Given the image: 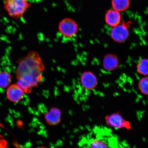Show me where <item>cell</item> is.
I'll return each mask as SVG.
<instances>
[{
    "mask_svg": "<svg viewBox=\"0 0 148 148\" xmlns=\"http://www.w3.org/2000/svg\"><path fill=\"white\" fill-rule=\"evenodd\" d=\"M25 93L19 86L16 84L10 85L7 89L6 95L11 101L18 103L23 99Z\"/></svg>",
    "mask_w": 148,
    "mask_h": 148,
    "instance_id": "9c48e42d",
    "label": "cell"
},
{
    "mask_svg": "<svg viewBox=\"0 0 148 148\" xmlns=\"http://www.w3.org/2000/svg\"><path fill=\"white\" fill-rule=\"evenodd\" d=\"M16 84L23 90L25 94H29L39 85L36 79L31 75H24L16 78Z\"/></svg>",
    "mask_w": 148,
    "mask_h": 148,
    "instance_id": "5b68a950",
    "label": "cell"
},
{
    "mask_svg": "<svg viewBox=\"0 0 148 148\" xmlns=\"http://www.w3.org/2000/svg\"><path fill=\"white\" fill-rule=\"evenodd\" d=\"M46 148V147H39V148Z\"/></svg>",
    "mask_w": 148,
    "mask_h": 148,
    "instance_id": "ac0fdd59",
    "label": "cell"
},
{
    "mask_svg": "<svg viewBox=\"0 0 148 148\" xmlns=\"http://www.w3.org/2000/svg\"><path fill=\"white\" fill-rule=\"evenodd\" d=\"M31 5L27 0H5L3 6L9 16L17 19L23 16Z\"/></svg>",
    "mask_w": 148,
    "mask_h": 148,
    "instance_id": "3957f363",
    "label": "cell"
},
{
    "mask_svg": "<svg viewBox=\"0 0 148 148\" xmlns=\"http://www.w3.org/2000/svg\"><path fill=\"white\" fill-rule=\"evenodd\" d=\"M58 29L62 36L66 38H71L77 35L79 27L75 20L66 18L61 20L59 23Z\"/></svg>",
    "mask_w": 148,
    "mask_h": 148,
    "instance_id": "277c9868",
    "label": "cell"
},
{
    "mask_svg": "<svg viewBox=\"0 0 148 148\" xmlns=\"http://www.w3.org/2000/svg\"><path fill=\"white\" fill-rule=\"evenodd\" d=\"M16 71V78L24 75L31 76L40 84L42 81V73L45 66L38 52L31 51L25 57L20 59Z\"/></svg>",
    "mask_w": 148,
    "mask_h": 148,
    "instance_id": "7a4b0ae2",
    "label": "cell"
},
{
    "mask_svg": "<svg viewBox=\"0 0 148 148\" xmlns=\"http://www.w3.org/2000/svg\"><path fill=\"white\" fill-rule=\"evenodd\" d=\"M110 35L114 41L121 43L125 41L128 38L129 32L125 25L119 24L113 28Z\"/></svg>",
    "mask_w": 148,
    "mask_h": 148,
    "instance_id": "ba28073f",
    "label": "cell"
},
{
    "mask_svg": "<svg viewBox=\"0 0 148 148\" xmlns=\"http://www.w3.org/2000/svg\"><path fill=\"white\" fill-rule=\"evenodd\" d=\"M80 84L85 90H91L97 87L98 83L97 77L93 72L86 71L81 74L79 78Z\"/></svg>",
    "mask_w": 148,
    "mask_h": 148,
    "instance_id": "8992f818",
    "label": "cell"
},
{
    "mask_svg": "<svg viewBox=\"0 0 148 148\" xmlns=\"http://www.w3.org/2000/svg\"><path fill=\"white\" fill-rule=\"evenodd\" d=\"M82 142L83 148H125L118 136L103 126L94 127Z\"/></svg>",
    "mask_w": 148,
    "mask_h": 148,
    "instance_id": "6da1fadb",
    "label": "cell"
},
{
    "mask_svg": "<svg viewBox=\"0 0 148 148\" xmlns=\"http://www.w3.org/2000/svg\"><path fill=\"white\" fill-rule=\"evenodd\" d=\"M137 71L140 75L143 76H148V59L142 58L140 59L136 66Z\"/></svg>",
    "mask_w": 148,
    "mask_h": 148,
    "instance_id": "4fadbf2b",
    "label": "cell"
},
{
    "mask_svg": "<svg viewBox=\"0 0 148 148\" xmlns=\"http://www.w3.org/2000/svg\"><path fill=\"white\" fill-rule=\"evenodd\" d=\"M106 120L109 126L115 129H129L130 127L129 122L126 121L118 113L107 116L106 117Z\"/></svg>",
    "mask_w": 148,
    "mask_h": 148,
    "instance_id": "52a82bcc",
    "label": "cell"
},
{
    "mask_svg": "<svg viewBox=\"0 0 148 148\" xmlns=\"http://www.w3.org/2000/svg\"><path fill=\"white\" fill-rule=\"evenodd\" d=\"M129 0H112V5L114 10L118 12L124 11L129 6Z\"/></svg>",
    "mask_w": 148,
    "mask_h": 148,
    "instance_id": "9a60e30c",
    "label": "cell"
},
{
    "mask_svg": "<svg viewBox=\"0 0 148 148\" xmlns=\"http://www.w3.org/2000/svg\"><path fill=\"white\" fill-rule=\"evenodd\" d=\"M7 146L6 140L3 139V136L0 134V148H6Z\"/></svg>",
    "mask_w": 148,
    "mask_h": 148,
    "instance_id": "e0dca14e",
    "label": "cell"
},
{
    "mask_svg": "<svg viewBox=\"0 0 148 148\" xmlns=\"http://www.w3.org/2000/svg\"><path fill=\"white\" fill-rule=\"evenodd\" d=\"M138 87L140 92L145 95H148V76H143L139 80Z\"/></svg>",
    "mask_w": 148,
    "mask_h": 148,
    "instance_id": "2e32d148",
    "label": "cell"
},
{
    "mask_svg": "<svg viewBox=\"0 0 148 148\" xmlns=\"http://www.w3.org/2000/svg\"><path fill=\"white\" fill-rule=\"evenodd\" d=\"M119 61L117 56L110 53L104 55L102 61L103 67L108 71L115 70L119 66Z\"/></svg>",
    "mask_w": 148,
    "mask_h": 148,
    "instance_id": "30bf717a",
    "label": "cell"
},
{
    "mask_svg": "<svg viewBox=\"0 0 148 148\" xmlns=\"http://www.w3.org/2000/svg\"><path fill=\"white\" fill-rule=\"evenodd\" d=\"M105 20L108 25L114 27L119 25L121 20V16L118 11L110 10L107 12Z\"/></svg>",
    "mask_w": 148,
    "mask_h": 148,
    "instance_id": "7c38bea8",
    "label": "cell"
},
{
    "mask_svg": "<svg viewBox=\"0 0 148 148\" xmlns=\"http://www.w3.org/2000/svg\"><path fill=\"white\" fill-rule=\"evenodd\" d=\"M62 112L57 107H53L44 114L46 123L51 125H55L60 123Z\"/></svg>",
    "mask_w": 148,
    "mask_h": 148,
    "instance_id": "8fae6325",
    "label": "cell"
},
{
    "mask_svg": "<svg viewBox=\"0 0 148 148\" xmlns=\"http://www.w3.org/2000/svg\"><path fill=\"white\" fill-rule=\"evenodd\" d=\"M12 82V76L6 71L0 72V88H5L10 86Z\"/></svg>",
    "mask_w": 148,
    "mask_h": 148,
    "instance_id": "5bb4252c",
    "label": "cell"
}]
</instances>
